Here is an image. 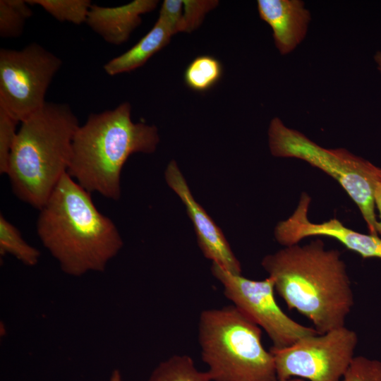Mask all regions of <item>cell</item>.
Returning a JSON list of instances; mask_svg holds the SVG:
<instances>
[{
	"instance_id": "26",
	"label": "cell",
	"mask_w": 381,
	"mask_h": 381,
	"mask_svg": "<svg viewBox=\"0 0 381 381\" xmlns=\"http://www.w3.org/2000/svg\"><path fill=\"white\" fill-rule=\"evenodd\" d=\"M374 59L376 62L379 71L381 73V52H377L375 54Z\"/></svg>"
},
{
	"instance_id": "17",
	"label": "cell",
	"mask_w": 381,
	"mask_h": 381,
	"mask_svg": "<svg viewBox=\"0 0 381 381\" xmlns=\"http://www.w3.org/2000/svg\"><path fill=\"white\" fill-rule=\"evenodd\" d=\"M222 66L213 56L202 55L194 59L186 68L184 80L186 85L198 92L211 89L220 80Z\"/></svg>"
},
{
	"instance_id": "8",
	"label": "cell",
	"mask_w": 381,
	"mask_h": 381,
	"mask_svg": "<svg viewBox=\"0 0 381 381\" xmlns=\"http://www.w3.org/2000/svg\"><path fill=\"white\" fill-rule=\"evenodd\" d=\"M357 343L356 333L343 326L303 337L283 349L272 347L278 380L341 381L355 357Z\"/></svg>"
},
{
	"instance_id": "3",
	"label": "cell",
	"mask_w": 381,
	"mask_h": 381,
	"mask_svg": "<svg viewBox=\"0 0 381 381\" xmlns=\"http://www.w3.org/2000/svg\"><path fill=\"white\" fill-rule=\"evenodd\" d=\"M79 126L69 105L48 102L21 122L6 173L18 198L42 207L68 173Z\"/></svg>"
},
{
	"instance_id": "13",
	"label": "cell",
	"mask_w": 381,
	"mask_h": 381,
	"mask_svg": "<svg viewBox=\"0 0 381 381\" xmlns=\"http://www.w3.org/2000/svg\"><path fill=\"white\" fill-rule=\"evenodd\" d=\"M158 3L156 0H135L116 7L92 4L85 23L104 41L119 45L140 25L141 16L152 11Z\"/></svg>"
},
{
	"instance_id": "22",
	"label": "cell",
	"mask_w": 381,
	"mask_h": 381,
	"mask_svg": "<svg viewBox=\"0 0 381 381\" xmlns=\"http://www.w3.org/2000/svg\"><path fill=\"white\" fill-rule=\"evenodd\" d=\"M183 32H190L198 28L205 15L219 4L217 0H183Z\"/></svg>"
},
{
	"instance_id": "7",
	"label": "cell",
	"mask_w": 381,
	"mask_h": 381,
	"mask_svg": "<svg viewBox=\"0 0 381 381\" xmlns=\"http://www.w3.org/2000/svg\"><path fill=\"white\" fill-rule=\"evenodd\" d=\"M62 66L57 56L33 42L0 49V107L21 123L46 103L47 90Z\"/></svg>"
},
{
	"instance_id": "20",
	"label": "cell",
	"mask_w": 381,
	"mask_h": 381,
	"mask_svg": "<svg viewBox=\"0 0 381 381\" xmlns=\"http://www.w3.org/2000/svg\"><path fill=\"white\" fill-rule=\"evenodd\" d=\"M19 122L0 107V173L6 174Z\"/></svg>"
},
{
	"instance_id": "4",
	"label": "cell",
	"mask_w": 381,
	"mask_h": 381,
	"mask_svg": "<svg viewBox=\"0 0 381 381\" xmlns=\"http://www.w3.org/2000/svg\"><path fill=\"white\" fill-rule=\"evenodd\" d=\"M128 102L89 115L73 140L68 175L90 193L118 200L121 173L129 156L152 153L159 141L157 128L131 120Z\"/></svg>"
},
{
	"instance_id": "12",
	"label": "cell",
	"mask_w": 381,
	"mask_h": 381,
	"mask_svg": "<svg viewBox=\"0 0 381 381\" xmlns=\"http://www.w3.org/2000/svg\"><path fill=\"white\" fill-rule=\"evenodd\" d=\"M260 18L272 28L275 46L282 55L292 52L305 38L310 14L300 0H258Z\"/></svg>"
},
{
	"instance_id": "14",
	"label": "cell",
	"mask_w": 381,
	"mask_h": 381,
	"mask_svg": "<svg viewBox=\"0 0 381 381\" xmlns=\"http://www.w3.org/2000/svg\"><path fill=\"white\" fill-rule=\"evenodd\" d=\"M172 35L169 28L158 18L152 28L133 47L105 64L104 71L109 75H115L142 66L169 43Z\"/></svg>"
},
{
	"instance_id": "23",
	"label": "cell",
	"mask_w": 381,
	"mask_h": 381,
	"mask_svg": "<svg viewBox=\"0 0 381 381\" xmlns=\"http://www.w3.org/2000/svg\"><path fill=\"white\" fill-rule=\"evenodd\" d=\"M183 0H164L159 11L161 20L174 35L183 32Z\"/></svg>"
},
{
	"instance_id": "9",
	"label": "cell",
	"mask_w": 381,
	"mask_h": 381,
	"mask_svg": "<svg viewBox=\"0 0 381 381\" xmlns=\"http://www.w3.org/2000/svg\"><path fill=\"white\" fill-rule=\"evenodd\" d=\"M211 272L222 284L224 296L265 329L273 343L272 348L283 349L303 337L319 334L315 329L296 322L279 308L274 298V284L271 277L251 280L215 263L212 264Z\"/></svg>"
},
{
	"instance_id": "2",
	"label": "cell",
	"mask_w": 381,
	"mask_h": 381,
	"mask_svg": "<svg viewBox=\"0 0 381 381\" xmlns=\"http://www.w3.org/2000/svg\"><path fill=\"white\" fill-rule=\"evenodd\" d=\"M39 210L37 235L68 275L104 272L123 247L114 223L97 209L91 193L68 173Z\"/></svg>"
},
{
	"instance_id": "16",
	"label": "cell",
	"mask_w": 381,
	"mask_h": 381,
	"mask_svg": "<svg viewBox=\"0 0 381 381\" xmlns=\"http://www.w3.org/2000/svg\"><path fill=\"white\" fill-rule=\"evenodd\" d=\"M14 256L27 266L36 265L40 258V251L28 244L20 231L5 217L0 215V255Z\"/></svg>"
},
{
	"instance_id": "18",
	"label": "cell",
	"mask_w": 381,
	"mask_h": 381,
	"mask_svg": "<svg viewBox=\"0 0 381 381\" xmlns=\"http://www.w3.org/2000/svg\"><path fill=\"white\" fill-rule=\"evenodd\" d=\"M32 15L25 0L0 1V36L16 38L21 36L25 21Z\"/></svg>"
},
{
	"instance_id": "21",
	"label": "cell",
	"mask_w": 381,
	"mask_h": 381,
	"mask_svg": "<svg viewBox=\"0 0 381 381\" xmlns=\"http://www.w3.org/2000/svg\"><path fill=\"white\" fill-rule=\"evenodd\" d=\"M341 381H381V361L355 356Z\"/></svg>"
},
{
	"instance_id": "1",
	"label": "cell",
	"mask_w": 381,
	"mask_h": 381,
	"mask_svg": "<svg viewBox=\"0 0 381 381\" xmlns=\"http://www.w3.org/2000/svg\"><path fill=\"white\" fill-rule=\"evenodd\" d=\"M261 264L288 308L309 319L319 334L345 326L353 295L338 250H326L316 240L286 246Z\"/></svg>"
},
{
	"instance_id": "6",
	"label": "cell",
	"mask_w": 381,
	"mask_h": 381,
	"mask_svg": "<svg viewBox=\"0 0 381 381\" xmlns=\"http://www.w3.org/2000/svg\"><path fill=\"white\" fill-rule=\"evenodd\" d=\"M268 136L272 155L304 160L334 179L358 207L370 234H380L374 195L381 169L344 149L324 148L277 117L270 122Z\"/></svg>"
},
{
	"instance_id": "27",
	"label": "cell",
	"mask_w": 381,
	"mask_h": 381,
	"mask_svg": "<svg viewBox=\"0 0 381 381\" xmlns=\"http://www.w3.org/2000/svg\"><path fill=\"white\" fill-rule=\"evenodd\" d=\"M278 381H306L305 380L303 379H301V378H291V379H288V380H278Z\"/></svg>"
},
{
	"instance_id": "24",
	"label": "cell",
	"mask_w": 381,
	"mask_h": 381,
	"mask_svg": "<svg viewBox=\"0 0 381 381\" xmlns=\"http://www.w3.org/2000/svg\"><path fill=\"white\" fill-rule=\"evenodd\" d=\"M374 197L375 205L377 206L380 212V222H379V226L380 234H381V179L376 185Z\"/></svg>"
},
{
	"instance_id": "10",
	"label": "cell",
	"mask_w": 381,
	"mask_h": 381,
	"mask_svg": "<svg viewBox=\"0 0 381 381\" xmlns=\"http://www.w3.org/2000/svg\"><path fill=\"white\" fill-rule=\"evenodd\" d=\"M310 202V197L303 193L292 215L277 225L274 236L279 243L289 246L308 236H325L337 239L363 258H381V238L378 236L356 232L336 219L319 224L313 223L307 216Z\"/></svg>"
},
{
	"instance_id": "5",
	"label": "cell",
	"mask_w": 381,
	"mask_h": 381,
	"mask_svg": "<svg viewBox=\"0 0 381 381\" xmlns=\"http://www.w3.org/2000/svg\"><path fill=\"white\" fill-rule=\"evenodd\" d=\"M198 341L212 381H278L260 327L234 305L201 312Z\"/></svg>"
},
{
	"instance_id": "25",
	"label": "cell",
	"mask_w": 381,
	"mask_h": 381,
	"mask_svg": "<svg viewBox=\"0 0 381 381\" xmlns=\"http://www.w3.org/2000/svg\"><path fill=\"white\" fill-rule=\"evenodd\" d=\"M109 381H123L121 373L119 370H114L109 378Z\"/></svg>"
},
{
	"instance_id": "11",
	"label": "cell",
	"mask_w": 381,
	"mask_h": 381,
	"mask_svg": "<svg viewBox=\"0 0 381 381\" xmlns=\"http://www.w3.org/2000/svg\"><path fill=\"white\" fill-rule=\"evenodd\" d=\"M168 186L185 205L194 226L198 243L205 257L224 269L241 274V266L221 229L194 199L188 184L174 160L165 171Z\"/></svg>"
},
{
	"instance_id": "19",
	"label": "cell",
	"mask_w": 381,
	"mask_h": 381,
	"mask_svg": "<svg viewBox=\"0 0 381 381\" xmlns=\"http://www.w3.org/2000/svg\"><path fill=\"white\" fill-rule=\"evenodd\" d=\"M30 5H39L60 22L76 25L85 23L92 6L90 0H28Z\"/></svg>"
},
{
	"instance_id": "15",
	"label": "cell",
	"mask_w": 381,
	"mask_h": 381,
	"mask_svg": "<svg viewBox=\"0 0 381 381\" xmlns=\"http://www.w3.org/2000/svg\"><path fill=\"white\" fill-rule=\"evenodd\" d=\"M147 381H212V378L208 371L198 370L190 356L174 355L161 361Z\"/></svg>"
}]
</instances>
